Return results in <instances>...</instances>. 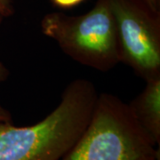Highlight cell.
<instances>
[{"mask_svg":"<svg viewBox=\"0 0 160 160\" xmlns=\"http://www.w3.org/2000/svg\"><path fill=\"white\" fill-rule=\"evenodd\" d=\"M94 85L76 79L61 102L38 123L15 126L0 122V160H60L86 129L98 98Z\"/></svg>","mask_w":160,"mask_h":160,"instance_id":"cell-1","label":"cell"},{"mask_svg":"<svg viewBox=\"0 0 160 160\" xmlns=\"http://www.w3.org/2000/svg\"><path fill=\"white\" fill-rule=\"evenodd\" d=\"M60 160H160V149L127 103L102 93L86 129Z\"/></svg>","mask_w":160,"mask_h":160,"instance_id":"cell-2","label":"cell"},{"mask_svg":"<svg viewBox=\"0 0 160 160\" xmlns=\"http://www.w3.org/2000/svg\"><path fill=\"white\" fill-rule=\"evenodd\" d=\"M40 25L43 34L56 41L67 55L84 66L106 72L120 62L109 0H97L90 11L80 15L47 13Z\"/></svg>","mask_w":160,"mask_h":160,"instance_id":"cell-3","label":"cell"},{"mask_svg":"<svg viewBox=\"0 0 160 160\" xmlns=\"http://www.w3.org/2000/svg\"><path fill=\"white\" fill-rule=\"evenodd\" d=\"M120 62L146 82L160 77V12L141 0H109Z\"/></svg>","mask_w":160,"mask_h":160,"instance_id":"cell-4","label":"cell"},{"mask_svg":"<svg viewBox=\"0 0 160 160\" xmlns=\"http://www.w3.org/2000/svg\"><path fill=\"white\" fill-rule=\"evenodd\" d=\"M146 83L143 91L128 106L143 130L157 145H159L160 77Z\"/></svg>","mask_w":160,"mask_h":160,"instance_id":"cell-5","label":"cell"},{"mask_svg":"<svg viewBox=\"0 0 160 160\" xmlns=\"http://www.w3.org/2000/svg\"><path fill=\"white\" fill-rule=\"evenodd\" d=\"M85 0H51L53 6L62 9H69L78 6Z\"/></svg>","mask_w":160,"mask_h":160,"instance_id":"cell-6","label":"cell"},{"mask_svg":"<svg viewBox=\"0 0 160 160\" xmlns=\"http://www.w3.org/2000/svg\"><path fill=\"white\" fill-rule=\"evenodd\" d=\"M14 9L12 0H0V14L4 17H8L13 14Z\"/></svg>","mask_w":160,"mask_h":160,"instance_id":"cell-7","label":"cell"},{"mask_svg":"<svg viewBox=\"0 0 160 160\" xmlns=\"http://www.w3.org/2000/svg\"><path fill=\"white\" fill-rule=\"evenodd\" d=\"M4 18L5 17L2 14H0V24H1ZM8 76H9V70L7 69V68L3 63L0 62V83L4 82L8 78Z\"/></svg>","mask_w":160,"mask_h":160,"instance_id":"cell-8","label":"cell"},{"mask_svg":"<svg viewBox=\"0 0 160 160\" xmlns=\"http://www.w3.org/2000/svg\"><path fill=\"white\" fill-rule=\"evenodd\" d=\"M152 11L160 12V0H141Z\"/></svg>","mask_w":160,"mask_h":160,"instance_id":"cell-9","label":"cell"},{"mask_svg":"<svg viewBox=\"0 0 160 160\" xmlns=\"http://www.w3.org/2000/svg\"><path fill=\"white\" fill-rule=\"evenodd\" d=\"M0 122H12V116L10 112L0 106Z\"/></svg>","mask_w":160,"mask_h":160,"instance_id":"cell-10","label":"cell"}]
</instances>
